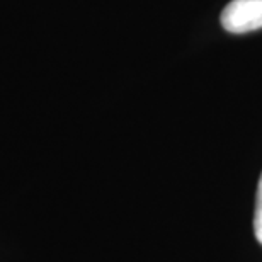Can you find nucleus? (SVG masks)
Listing matches in <instances>:
<instances>
[{
  "instance_id": "nucleus-1",
  "label": "nucleus",
  "mask_w": 262,
  "mask_h": 262,
  "mask_svg": "<svg viewBox=\"0 0 262 262\" xmlns=\"http://www.w3.org/2000/svg\"><path fill=\"white\" fill-rule=\"evenodd\" d=\"M222 26L233 34L260 29L262 0H232L222 12Z\"/></svg>"
},
{
  "instance_id": "nucleus-2",
  "label": "nucleus",
  "mask_w": 262,
  "mask_h": 262,
  "mask_svg": "<svg viewBox=\"0 0 262 262\" xmlns=\"http://www.w3.org/2000/svg\"><path fill=\"white\" fill-rule=\"evenodd\" d=\"M254 232L255 238L262 244V174L257 184V199H255V211H254Z\"/></svg>"
}]
</instances>
